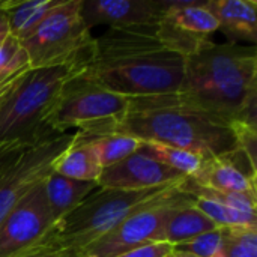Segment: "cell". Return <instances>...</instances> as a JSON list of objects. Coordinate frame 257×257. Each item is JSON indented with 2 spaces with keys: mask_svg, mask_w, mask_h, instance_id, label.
<instances>
[{
  "mask_svg": "<svg viewBox=\"0 0 257 257\" xmlns=\"http://www.w3.org/2000/svg\"><path fill=\"white\" fill-rule=\"evenodd\" d=\"M179 38L164 20L154 26L107 29L95 38L75 78L126 98L176 93L185 68Z\"/></svg>",
  "mask_w": 257,
  "mask_h": 257,
  "instance_id": "obj_1",
  "label": "cell"
},
{
  "mask_svg": "<svg viewBox=\"0 0 257 257\" xmlns=\"http://www.w3.org/2000/svg\"><path fill=\"white\" fill-rule=\"evenodd\" d=\"M108 134L175 146L205 158L238 148L233 122L187 102L178 93L130 98L120 116L77 130L78 139L83 140Z\"/></svg>",
  "mask_w": 257,
  "mask_h": 257,
  "instance_id": "obj_2",
  "label": "cell"
},
{
  "mask_svg": "<svg viewBox=\"0 0 257 257\" xmlns=\"http://www.w3.org/2000/svg\"><path fill=\"white\" fill-rule=\"evenodd\" d=\"M176 93L209 113L256 128V48L206 39L185 57L184 78Z\"/></svg>",
  "mask_w": 257,
  "mask_h": 257,
  "instance_id": "obj_3",
  "label": "cell"
},
{
  "mask_svg": "<svg viewBox=\"0 0 257 257\" xmlns=\"http://www.w3.org/2000/svg\"><path fill=\"white\" fill-rule=\"evenodd\" d=\"M80 65L32 68L0 99V143L33 145L53 136L50 122Z\"/></svg>",
  "mask_w": 257,
  "mask_h": 257,
  "instance_id": "obj_4",
  "label": "cell"
},
{
  "mask_svg": "<svg viewBox=\"0 0 257 257\" xmlns=\"http://www.w3.org/2000/svg\"><path fill=\"white\" fill-rule=\"evenodd\" d=\"M95 38L83 18V0H62L21 42L32 68L81 65Z\"/></svg>",
  "mask_w": 257,
  "mask_h": 257,
  "instance_id": "obj_5",
  "label": "cell"
},
{
  "mask_svg": "<svg viewBox=\"0 0 257 257\" xmlns=\"http://www.w3.org/2000/svg\"><path fill=\"white\" fill-rule=\"evenodd\" d=\"M194 196L185 185L179 193L134 212L77 257H117L145 244L163 242V230L173 211L185 205H194Z\"/></svg>",
  "mask_w": 257,
  "mask_h": 257,
  "instance_id": "obj_6",
  "label": "cell"
},
{
  "mask_svg": "<svg viewBox=\"0 0 257 257\" xmlns=\"http://www.w3.org/2000/svg\"><path fill=\"white\" fill-rule=\"evenodd\" d=\"M77 133L48 136L27 146L0 179V226L17 205L53 172L59 157L75 142Z\"/></svg>",
  "mask_w": 257,
  "mask_h": 257,
  "instance_id": "obj_7",
  "label": "cell"
},
{
  "mask_svg": "<svg viewBox=\"0 0 257 257\" xmlns=\"http://www.w3.org/2000/svg\"><path fill=\"white\" fill-rule=\"evenodd\" d=\"M130 104V98L95 87L78 78H72L63 89L50 122L53 134L68 130H81L89 125L111 120L120 116Z\"/></svg>",
  "mask_w": 257,
  "mask_h": 257,
  "instance_id": "obj_8",
  "label": "cell"
},
{
  "mask_svg": "<svg viewBox=\"0 0 257 257\" xmlns=\"http://www.w3.org/2000/svg\"><path fill=\"white\" fill-rule=\"evenodd\" d=\"M42 184L35 187L2 223L0 257H26L51 230L54 223Z\"/></svg>",
  "mask_w": 257,
  "mask_h": 257,
  "instance_id": "obj_9",
  "label": "cell"
},
{
  "mask_svg": "<svg viewBox=\"0 0 257 257\" xmlns=\"http://www.w3.org/2000/svg\"><path fill=\"white\" fill-rule=\"evenodd\" d=\"M187 176L167 167L148 152L139 149L125 160L102 169L98 178V187L119 191H140L166 187Z\"/></svg>",
  "mask_w": 257,
  "mask_h": 257,
  "instance_id": "obj_10",
  "label": "cell"
},
{
  "mask_svg": "<svg viewBox=\"0 0 257 257\" xmlns=\"http://www.w3.org/2000/svg\"><path fill=\"white\" fill-rule=\"evenodd\" d=\"M256 163L239 148L203 160L200 170L190 181L202 188L223 193H245L256 196Z\"/></svg>",
  "mask_w": 257,
  "mask_h": 257,
  "instance_id": "obj_11",
  "label": "cell"
},
{
  "mask_svg": "<svg viewBox=\"0 0 257 257\" xmlns=\"http://www.w3.org/2000/svg\"><path fill=\"white\" fill-rule=\"evenodd\" d=\"M164 17L163 0H83V18L96 26L125 29L158 24Z\"/></svg>",
  "mask_w": 257,
  "mask_h": 257,
  "instance_id": "obj_12",
  "label": "cell"
},
{
  "mask_svg": "<svg viewBox=\"0 0 257 257\" xmlns=\"http://www.w3.org/2000/svg\"><path fill=\"white\" fill-rule=\"evenodd\" d=\"M229 42H257V3L254 0H205Z\"/></svg>",
  "mask_w": 257,
  "mask_h": 257,
  "instance_id": "obj_13",
  "label": "cell"
},
{
  "mask_svg": "<svg viewBox=\"0 0 257 257\" xmlns=\"http://www.w3.org/2000/svg\"><path fill=\"white\" fill-rule=\"evenodd\" d=\"M42 187L54 224L74 211L90 193L99 188L96 182L69 179L56 172H51L45 178Z\"/></svg>",
  "mask_w": 257,
  "mask_h": 257,
  "instance_id": "obj_14",
  "label": "cell"
},
{
  "mask_svg": "<svg viewBox=\"0 0 257 257\" xmlns=\"http://www.w3.org/2000/svg\"><path fill=\"white\" fill-rule=\"evenodd\" d=\"M163 5L164 20L187 35L209 38V35L218 30V21L205 6V2L163 0Z\"/></svg>",
  "mask_w": 257,
  "mask_h": 257,
  "instance_id": "obj_15",
  "label": "cell"
},
{
  "mask_svg": "<svg viewBox=\"0 0 257 257\" xmlns=\"http://www.w3.org/2000/svg\"><path fill=\"white\" fill-rule=\"evenodd\" d=\"M53 172L75 181L98 182L102 166L92 142L81 140L77 136L75 142L59 157Z\"/></svg>",
  "mask_w": 257,
  "mask_h": 257,
  "instance_id": "obj_16",
  "label": "cell"
},
{
  "mask_svg": "<svg viewBox=\"0 0 257 257\" xmlns=\"http://www.w3.org/2000/svg\"><path fill=\"white\" fill-rule=\"evenodd\" d=\"M214 229H218V226L209 217L194 205H185L175 209L169 217L163 230V242L176 247Z\"/></svg>",
  "mask_w": 257,
  "mask_h": 257,
  "instance_id": "obj_17",
  "label": "cell"
},
{
  "mask_svg": "<svg viewBox=\"0 0 257 257\" xmlns=\"http://www.w3.org/2000/svg\"><path fill=\"white\" fill-rule=\"evenodd\" d=\"M62 0H33V2H17L8 14V23L11 36L23 41L29 36L44 20L53 12Z\"/></svg>",
  "mask_w": 257,
  "mask_h": 257,
  "instance_id": "obj_18",
  "label": "cell"
},
{
  "mask_svg": "<svg viewBox=\"0 0 257 257\" xmlns=\"http://www.w3.org/2000/svg\"><path fill=\"white\" fill-rule=\"evenodd\" d=\"M32 69L21 42L9 36L0 44V99Z\"/></svg>",
  "mask_w": 257,
  "mask_h": 257,
  "instance_id": "obj_19",
  "label": "cell"
},
{
  "mask_svg": "<svg viewBox=\"0 0 257 257\" xmlns=\"http://www.w3.org/2000/svg\"><path fill=\"white\" fill-rule=\"evenodd\" d=\"M140 149L187 178H193L200 170L205 160L203 155H199L196 152L158 143H142Z\"/></svg>",
  "mask_w": 257,
  "mask_h": 257,
  "instance_id": "obj_20",
  "label": "cell"
},
{
  "mask_svg": "<svg viewBox=\"0 0 257 257\" xmlns=\"http://www.w3.org/2000/svg\"><path fill=\"white\" fill-rule=\"evenodd\" d=\"M194 206L202 211L206 217H209L218 227L221 229H233V227H257V217L238 212L211 197L206 196H194Z\"/></svg>",
  "mask_w": 257,
  "mask_h": 257,
  "instance_id": "obj_21",
  "label": "cell"
},
{
  "mask_svg": "<svg viewBox=\"0 0 257 257\" xmlns=\"http://www.w3.org/2000/svg\"><path fill=\"white\" fill-rule=\"evenodd\" d=\"M89 142H92L102 169L125 160L126 157L137 152L142 146V142L120 134L101 136L96 139H89Z\"/></svg>",
  "mask_w": 257,
  "mask_h": 257,
  "instance_id": "obj_22",
  "label": "cell"
},
{
  "mask_svg": "<svg viewBox=\"0 0 257 257\" xmlns=\"http://www.w3.org/2000/svg\"><path fill=\"white\" fill-rule=\"evenodd\" d=\"M223 257H257V227L224 229Z\"/></svg>",
  "mask_w": 257,
  "mask_h": 257,
  "instance_id": "obj_23",
  "label": "cell"
},
{
  "mask_svg": "<svg viewBox=\"0 0 257 257\" xmlns=\"http://www.w3.org/2000/svg\"><path fill=\"white\" fill-rule=\"evenodd\" d=\"M224 247V229L218 227L197 238L173 247L175 250L190 253L196 257H223Z\"/></svg>",
  "mask_w": 257,
  "mask_h": 257,
  "instance_id": "obj_24",
  "label": "cell"
},
{
  "mask_svg": "<svg viewBox=\"0 0 257 257\" xmlns=\"http://www.w3.org/2000/svg\"><path fill=\"white\" fill-rule=\"evenodd\" d=\"M30 145L21 143H0V179L11 170L14 163L20 158L23 151Z\"/></svg>",
  "mask_w": 257,
  "mask_h": 257,
  "instance_id": "obj_25",
  "label": "cell"
},
{
  "mask_svg": "<svg viewBox=\"0 0 257 257\" xmlns=\"http://www.w3.org/2000/svg\"><path fill=\"white\" fill-rule=\"evenodd\" d=\"M173 247L167 242H151L133 248L117 257H170Z\"/></svg>",
  "mask_w": 257,
  "mask_h": 257,
  "instance_id": "obj_26",
  "label": "cell"
},
{
  "mask_svg": "<svg viewBox=\"0 0 257 257\" xmlns=\"http://www.w3.org/2000/svg\"><path fill=\"white\" fill-rule=\"evenodd\" d=\"M11 36L9 23H8V14L6 11H0V44H3Z\"/></svg>",
  "mask_w": 257,
  "mask_h": 257,
  "instance_id": "obj_27",
  "label": "cell"
},
{
  "mask_svg": "<svg viewBox=\"0 0 257 257\" xmlns=\"http://www.w3.org/2000/svg\"><path fill=\"white\" fill-rule=\"evenodd\" d=\"M15 3V0H0V11H9Z\"/></svg>",
  "mask_w": 257,
  "mask_h": 257,
  "instance_id": "obj_28",
  "label": "cell"
},
{
  "mask_svg": "<svg viewBox=\"0 0 257 257\" xmlns=\"http://www.w3.org/2000/svg\"><path fill=\"white\" fill-rule=\"evenodd\" d=\"M170 257H196L193 256V254H190V253H185V251H179V250H172V254Z\"/></svg>",
  "mask_w": 257,
  "mask_h": 257,
  "instance_id": "obj_29",
  "label": "cell"
}]
</instances>
